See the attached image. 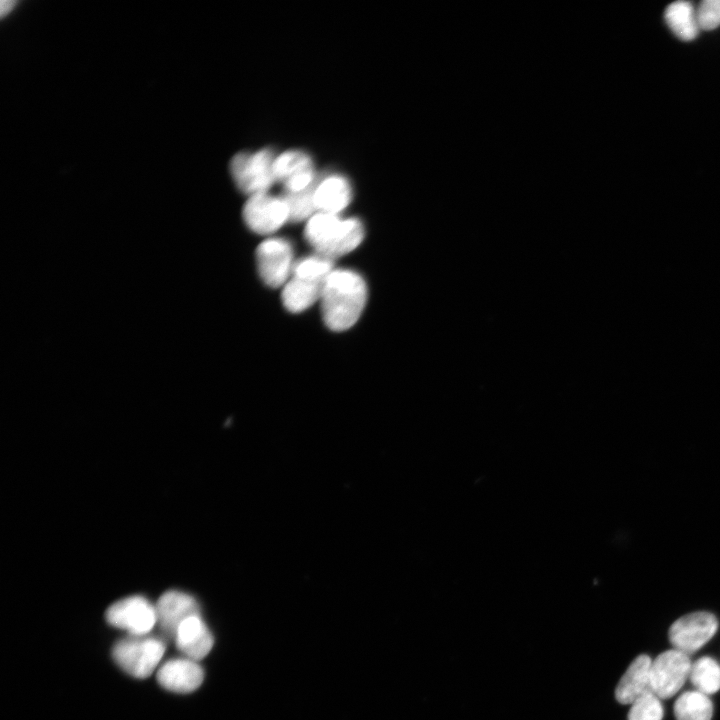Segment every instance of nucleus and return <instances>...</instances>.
I'll return each instance as SVG.
<instances>
[{
  "instance_id": "0eeeda50",
  "label": "nucleus",
  "mask_w": 720,
  "mask_h": 720,
  "mask_svg": "<svg viewBox=\"0 0 720 720\" xmlns=\"http://www.w3.org/2000/svg\"><path fill=\"white\" fill-rule=\"evenodd\" d=\"M106 620L133 636H144L157 623V615L145 597L134 595L113 603L106 611Z\"/></svg>"
},
{
  "instance_id": "7ed1b4c3",
  "label": "nucleus",
  "mask_w": 720,
  "mask_h": 720,
  "mask_svg": "<svg viewBox=\"0 0 720 720\" xmlns=\"http://www.w3.org/2000/svg\"><path fill=\"white\" fill-rule=\"evenodd\" d=\"M165 648L160 639L132 635L114 645L112 656L125 672L143 679L149 677L157 667Z\"/></svg>"
},
{
  "instance_id": "aec40b11",
  "label": "nucleus",
  "mask_w": 720,
  "mask_h": 720,
  "mask_svg": "<svg viewBox=\"0 0 720 720\" xmlns=\"http://www.w3.org/2000/svg\"><path fill=\"white\" fill-rule=\"evenodd\" d=\"M315 180L309 187L297 192H285L283 196L289 208V220L302 221L310 219L316 209L314 193L317 185Z\"/></svg>"
},
{
  "instance_id": "f03ea898",
  "label": "nucleus",
  "mask_w": 720,
  "mask_h": 720,
  "mask_svg": "<svg viewBox=\"0 0 720 720\" xmlns=\"http://www.w3.org/2000/svg\"><path fill=\"white\" fill-rule=\"evenodd\" d=\"M304 236L317 254L334 259L354 250L363 240L364 228L357 218L315 213L305 227Z\"/></svg>"
},
{
  "instance_id": "6ab92c4d",
  "label": "nucleus",
  "mask_w": 720,
  "mask_h": 720,
  "mask_svg": "<svg viewBox=\"0 0 720 720\" xmlns=\"http://www.w3.org/2000/svg\"><path fill=\"white\" fill-rule=\"evenodd\" d=\"M689 679L696 691L711 695L720 690V665L715 659L703 656L691 665Z\"/></svg>"
},
{
  "instance_id": "ddd939ff",
  "label": "nucleus",
  "mask_w": 720,
  "mask_h": 720,
  "mask_svg": "<svg viewBox=\"0 0 720 720\" xmlns=\"http://www.w3.org/2000/svg\"><path fill=\"white\" fill-rule=\"evenodd\" d=\"M177 648L192 660L204 658L212 649L214 638L199 615L183 621L175 634Z\"/></svg>"
},
{
  "instance_id": "423d86ee",
  "label": "nucleus",
  "mask_w": 720,
  "mask_h": 720,
  "mask_svg": "<svg viewBox=\"0 0 720 720\" xmlns=\"http://www.w3.org/2000/svg\"><path fill=\"white\" fill-rule=\"evenodd\" d=\"M718 620L709 612H694L677 619L669 628L674 649L687 655L699 650L716 633Z\"/></svg>"
},
{
  "instance_id": "4468645a",
  "label": "nucleus",
  "mask_w": 720,
  "mask_h": 720,
  "mask_svg": "<svg viewBox=\"0 0 720 720\" xmlns=\"http://www.w3.org/2000/svg\"><path fill=\"white\" fill-rule=\"evenodd\" d=\"M652 660L648 655H639L629 665L615 689L616 700L621 704H632L651 691L650 668Z\"/></svg>"
},
{
  "instance_id": "dca6fc26",
  "label": "nucleus",
  "mask_w": 720,
  "mask_h": 720,
  "mask_svg": "<svg viewBox=\"0 0 720 720\" xmlns=\"http://www.w3.org/2000/svg\"><path fill=\"white\" fill-rule=\"evenodd\" d=\"M325 281H315L291 276L284 285L282 302L293 313L306 310L320 300Z\"/></svg>"
},
{
  "instance_id": "f257e3e1",
  "label": "nucleus",
  "mask_w": 720,
  "mask_h": 720,
  "mask_svg": "<svg viewBox=\"0 0 720 720\" xmlns=\"http://www.w3.org/2000/svg\"><path fill=\"white\" fill-rule=\"evenodd\" d=\"M366 299V283L358 273L334 269L326 278L320 297L325 325L333 331L349 329L359 319Z\"/></svg>"
},
{
  "instance_id": "39448f33",
  "label": "nucleus",
  "mask_w": 720,
  "mask_h": 720,
  "mask_svg": "<svg viewBox=\"0 0 720 720\" xmlns=\"http://www.w3.org/2000/svg\"><path fill=\"white\" fill-rule=\"evenodd\" d=\"M691 661L687 654L671 649L659 654L650 668V688L660 699L674 696L689 677Z\"/></svg>"
},
{
  "instance_id": "f8f14e48",
  "label": "nucleus",
  "mask_w": 720,
  "mask_h": 720,
  "mask_svg": "<svg viewBox=\"0 0 720 720\" xmlns=\"http://www.w3.org/2000/svg\"><path fill=\"white\" fill-rule=\"evenodd\" d=\"M204 679V672L197 661L177 658L165 662L157 672L158 683L167 690L189 693L196 690Z\"/></svg>"
},
{
  "instance_id": "2eb2a0df",
  "label": "nucleus",
  "mask_w": 720,
  "mask_h": 720,
  "mask_svg": "<svg viewBox=\"0 0 720 720\" xmlns=\"http://www.w3.org/2000/svg\"><path fill=\"white\" fill-rule=\"evenodd\" d=\"M351 197L352 190L347 179L331 175L317 182L314 203L318 212L337 215L348 206Z\"/></svg>"
},
{
  "instance_id": "9d476101",
  "label": "nucleus",
  "mask_w": 720,
  "mask_h": 720,
  "mask_svg": "<svg viewBox=\"0 0 720 720\" xmlns=\"http://www.w3.org/2000/svg\"><path fill=\"white\" fill-rule=\"evenodd\" d=\"M273 172L275 181L283 184L285 192L301 191L316 180L310 156L299 150H289L277 156Z\"/></svg>"
},
{
  "instance_id": "1a4fd4ad",
  "label": "nucleus",
  "mask_w": 720,
  "mask_h": 720,
  "mask_svg": "<svg viewBox=\"0 0 720 720\" xmlns=\"http://www.w3.org/2000/svg\"><path fill=\"white\" fill-rule=\"evenodd\" d=\"M246 225L259 234H270L289 220V208L283 197L260 193L250 196L243 207Z\"/></svg>"
},
{
  "instance_id": "412c9836",
  "label": "nucleus",
  "mask_w": 720,
  "mask_h": 720,
  "mask_svg": "<svg viewBox=\"0 0 720 720\" xmlns=\"http://www.w3.org/2000/svg\"><path fill=\"white\" fill-rule=\"evenodd\" d=\"M333 270V259L316 253L295 262L291 276L323 282Z\"/></svg>"
},
{
  "instance_id": "20e7f679",
  "label": "nucleus",
  "mask_w": 720,
  "mask_h": 720,
  "mask_svg": "<svg viewBox=\"0 0 720 720\" xmlns=\"http://www.w3.org/2000/svg\"><path fill=\"white\" fill-rule=\"evenodd\" d=\"M275 158L269 149L236 154L231 160L230 171L237 187L250 196L266 193L275 181Z\"/></svg>"
},
{
  "instance_id": "b1692460",
  "label": "nucleus",
  "mask_w": 720,
  "mask_h": 720,
  "mask_svg": "<svg viewBox=\"0 0 720 720\" xmlns=\"http://www.w3.org/2000/svg\"><path fill=\"white\" fill-rule=\"evenodd\" d=\"M15 4L16 2L13 0H2L0 4L1 16L4 17L8 12H10Z\"/></svg>"
},
{
  "instance_id": "4be33fe9",
  "label": "nucleus",
  "mask_w": 720,
  "mask_h": 720,
  "mask_svg": "<svg viewBox=\"0 0 720 720\" xmlns=\"http://www.w3.org/2000/svg\"><path fill=\"white\" fill-rule=\"evenodd\" d=\"M663 714L660 698L650 691L632 703L628 720H662Z\"/></svg>"
},
{
  "instance_id": "a211bd4d",
  "label": "nucleus",
  "mask_w": 720,
  "mask_h": 720,
  "mask_svg": "<svg viewBox=\"0 0 720 720\" xmlns=\"http://www.w3.org/2000/svg\"><path fill=\"white\" fill-rule=\"evenodd\" d=\"M674 715L676 720H711L713 704L707 695L687 691L675 701Z\"/></svg>"
},
{
  "instance_id": "9b49d317",
  "label": "nucleus",
  "mask_w": 720,
  "mask_h": 720,
  "mask_svg": "<svg viewBox=\"0 0 720 720\" xmlns=\"http://www.w3.org/2000/svg\"><path fill=\"white\" fill-rule=\"evenodd\" d=\"M155 609L157 623L169 637H175L178 627L187 618L199 615L196 600L191 595L177 590L163 593Z\"/></svg>"
},
{
  "instance_id": "f3484780",
  "label": "nucleus",
  "mask_w": 720,
  "mask_h": 720,
  "mask_svg": "<svg viewBox=\"0 0 720 720\" xmlns=\"http://www.w3.org/2000/svg\"><path fill=\"white\" fill-rule=\"evenodd\" d=\"M664 17L670 30L682 41L694 40L700 31L696 11L687 1H677L668 5Z\"/></svg>"
},
{
  "instance_id": "6e6552de",
  "label": "nucleus",
  "mask_w": 720,
  "mask_h": 720,
  "mask_svg": "<svg viewBox=\"0 0 720 720\" xmlns=\"http://www.w3.org/2000/svg\"><path fill=\"white\" fill-rule=\"evenodd\" d=\"M256 261L266 285L273 288L285 285L294 266L292 246L282 238L267 239L257 247Z\"/></svg>"
},
{
  "instance_id": "5701e85b",
  "label": "nucleus",
  "mask_w": 720,
  "mask_h": 720,
  "mask_svg": "<svg viewBox=\"0 0 720 720\" xmlns=\"http://www.w3.org/2000/svg\"><path fill=\"white\" fill-rule=\"evenodd\" d=\"M700 30L710 31L720 26V0H704L696 10Z\"/></svg>"
}]
</instances>
